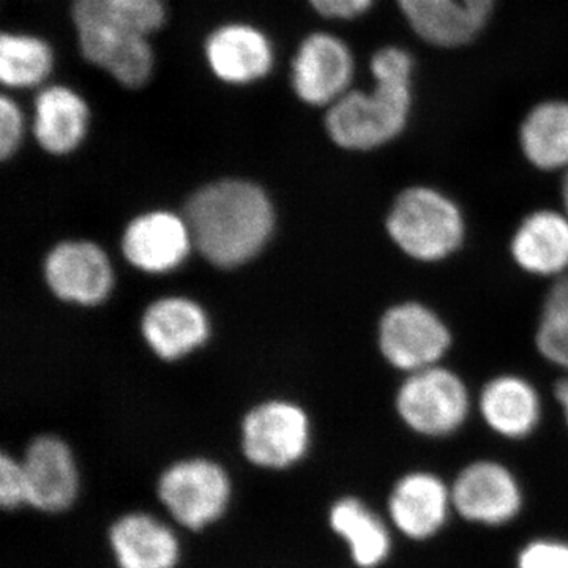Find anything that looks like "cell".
<instances>
[{"label": "cell", "mask_w": 568, "mask_h": 568, "mask_svg": "<svg viewBox=\"0 0 568 568\" xmlns=\"http://www.w3.org/2000/svg\"><path fill=\"white\" fill-rule=\"evenodd\" d=\"M478 416L485 426L510 443L536 435L544 420V399L532 381L518 373L489 377L476 399Z\"/></svg>", "instance_id": "5bb4252c"}, {"label": "cell", "mask_w": 568, "mask_h": 568, "mask_svg": "<svg viewBox=\"0 0 568 568\" xmlns=\"http://www.w3.org/2000/svg\"><path fill=\"white\" fill-rule=\"evenodd\" d=\"M0 506L14 511L28 506V481L24 467L9 454L0 457Z\"/></svg>", "instance_id": "f1b7e54d"}, {"label": "cell", "mask_w": 568, "mask_h": 568, "mask_svg": "<svg viewBox=\"0 0 568 568\" xmlns=\"http://www.w3.org/2000/svg\"><path fill=\"white\" fill-rule=\"evenodd\" d=\"M455 515L467 525L500 529L525 510L521 480L506 463L477 458L466 463L450 481Z\"/></svg>", "instance_id": "ba28073f"}, {"label": "cell", "mask_w": 568, "mask_h": 568, "mask_svg": "<svg viewBox=\"0 0 568 568\" xmlns=\"http://www.w3.org/2000/svg\"><path fill=\"white\" fill-rule=\"evenodd\" d=\"M469 386L455 369L440 364L403 376L394 409L407 432L428 440L454 437L473 416Z\"/></svg>", "instance_id": "277c9868"}, {"label": "cell", "mask_w": 568, "mask_h": 568, "mask_svg": "<svg viewBox=\"0 0 568 568\" xmlns=\"http://www.w3.org/2000/svg\"><path fill=\"white\" fill-rule=\"evenodd\" d=\"M377 0H305L315 17L325 22H353L362 20Z\"/></svg>", "instance_id": "f546056e"}, {"label": "cell", "mask_w": 568, "mask_h": 568, "mask_svg": "<svg viewBox=\"0 0 568 568\" xmlns=\"http://www.w3.org/2000/svg\"><path fill=\"white\" fill-rule=\"evenodd\" d=\"M508 254L519 272L556 280L568 274V215L562 209L540 207L515 226Z\"/></svg>", "instance_id": "2e32d148"}, {"label": "cell", "mask_w": 568, "mask_h": 568, "mask_svg": "<svg viewBox=\"0 0 568 568\" xmlns=\"http://www.w3.org/2000/svg\"><path fill=\"white\" fill-rule=\"evenodd\" d=\"M44 278L52 293L71 304H102L114 276L103 250L91 242H65L48 254Z\"/></svg>", "instance_id": "ac0fdd59"}, {"label": "cell", "mask_w": 568, "mask_h": 568, "mask_svg": "<svg viewBox=\"0 0 568 568\" xmlns=\"http://www.w3.org/2000/svg\"><path fill=\"white\" fill-rule=\"evenodd\" d=\"M185 215L193 244L219 267H235L256 256L275 223L264 190L241 179H223L197 190Z\"/></svg>", "instance_id": "7a4b0ae2"}, {"label": "cell", "mask_w": 568, "mask_h": 568, "mask_svg": "<svg viewBox=\"0 0 568 568\" xmlns=\"http://www.w3.org/2000/svg\"><path fill=\"white\" fill-rule=\"evenodd\" d=\"M523 159L540 173L568 171V100L548 99L534 104L518 126Z\"/></svg>", "instance_id": "d4e9b609"}, {"label": "cell", "mask_w": 568, "mask_h": 568, "mask_svg": "<svg viewBox=\"0 0 568 568\" xmlns=\"http://www.w3.org/2000/svg\"><path fill=\"white\" fill-rule=\"evenodd\" d=\"M193 239L189 223L171 212H151L129 224L122 239L126 260L148 274H164L189 256Z\"/></svg>", "instance_id": "d6986e66"}, {"label": "cell", "mask_w": 568, "mask_h": 568, "mask_svg": "<svg viewBox=\"0 0 568 568\" xmlns=\"http://www.w3.org/2000/svg\"><path fill=\"white\" fill-rule=\"evenodd\" d=\"M357 58L345 37L331 29L304 33L287 62V88L295 102L325 111L355 88Z\"/></svg>", "instance_id": "8992f818"}, {"label": "cell", "mask_w": 568, "mask_h": 568, "mask_svg": "<svg viewBox=\"0 0 568 568\" xmlns=\"http://www.w3.org/2000/svg\"><path fill=\"white\" fill-rule=\"evenodd\" d=\"M73 36L82 62L123 91L140 92L152 84L159 67L155 39L97 31H77Z\"/></svg>", "instance_id": "9a60e30c"}, {"label": "cell", "mask_w": 568, "mask_h": 568, "mask_svg": "<svg viewBox=\"0 0 568 568\" xmlns=\"http://www.w3.org/2000/svg\"><path fill=\"white\" fill-rule=\"evenodd\" d=\"M205 73L234 91L257 88L274 77L278 48L272 33L245 18L215 22L201 39Z\"/></svg>", "instance_id": "5b68a950"}, {"label": "cell", "mask_w": 568, "mask_h": 568, "mask_svg": "<svg viewBox=\"0 0 568 568\" xmlns=\"http://www.w3.org/2000/svg\"><path fill=\"white\" fill-rule=\"evenodd\" d=\"M377 347L384 362L405 376L444 364L454 347V334L432 305L402 301L381 315Z\"/></svg>", "instance_id": "52a82bcc"}, {"label": "cell", "mask_w": 568, "mask_h": 568, "mask_svg": "<svg viewBox=\"0 0 568 568\" xmlns=\"http://www.w3.org/2000/svg\"><path fill=\"white\" fill-rule=\"evenodd\" d=\"M454 515L450 481L435 470H406L388 489V523L395 534L413 544L435 540L446 530Z\"/></svg>", "instance_id": "30bf717a"}, {"label": "cell", "mask_w": 568, "mask_h": 568, "mask_svg": "<svg viewBox=\"0 0 568 568\" xmlns=\"http://www.w3.org/2000/svg\"><path fill=\"white\" fill-rule=\"evenodd\" d=\"M141 327L148 345L164 361L192 353L203 345L211 331L204 310L183 297L162 298L149 306Z\"/></svg>", "instance_id": "603a6c76"}, {"label": "cell", "mask_w": 568, "mask_h": 568, "mask_svg": "<svg viewBox=\"0 0 568 568\" xmlns=\"http://www.w3.org/2000/svg\"><path fill=\"white\" fill-rule=\"evenodd\" d=\"M328 526L345 541L357 568H381L394 556V528L361 497H338L328 508Z\"/></svg>", "instance_id": "44dd1931"}, {"label": "cell", "mask_w": 568, "mask_h": 568, "mask_svg": "<svg viewBox=\"0 0 568 568\" xmlns=\"http://www.w3.org/2000/svg\"><path fill=\"white\" fill-rule=\"evenodd\" d=\"M368 89L355 88L324 111L328 140L346 152H375L398 140L413 119L416 59L399 44L377 48L369 58Z\"/></svg>", "instance_id": "6da1fadb"}, {"label": "cell", "mask_w": 568, "mask_h": 568, "mask_svg": "<svg viewBox=\"0 0 568 568\" xmlns=\"http://www.w3.org/2000/svg\"><path fill=\"white\" fill-rule=\"evenodd\" d=\"M29 121L33 141L52 156L80 151L91 133V100L69 82L52 81L32 93Z\"/></svg>", "instance_id": "7c38bea8"}, {"label": "cell", "mask_w": 568, "mask_h": 568, "mask_svg": "<svg viewBox=\"0 0 568 568\" xmlns=\"http://www.w3.org/2000/svg\"><path fill=\"white\" fill-rule=\"evenodd\" d=\"M28 506L43 514L69 510L80 493V473L67 443L55 436L32 440L22 458Z\"/></svg>", "instance_id": "e0dca14e"}, {"label": "cell", "mask_w": 568, "mask_h": 568, "mask_svg": "<svg viewBox=\"0 0 568 568\" xmlns=\"http://www.w3.org/2000/svg\"><path fill=\"white\" fill-rule=\"evenodd\" d=\"M31 133L29 112L10 92L0 93V159L9 162L20 152L22 142Z\"/></svg>", "instance_id": "4316f807"}, {"label": "cell", "mask_w": 568, "mask_h": 568, "mask_svg": "<svg viewBox=\"0 0 568 568\" xmlns=\"http://www.w3.org/2000/svg\"><path fill=\"white\" fill-rule=\"evenodd\" d=\"M230 476L205 458L183 459L168 467L156 495L171 517L190 530H203L223 517L230 507Z\"/></svg>", "instance_id": "9c48e42d"}, {"label": "cell", "mask_w": 568, "mask_h": 568, "mask_svg": "<svg viewBox=\"0 0 568 568\" xmlns=\"http://www.w3.org/2000/svg\"><path fill=\"white\" fill-rule=\"evenodd\" d=\"M388 241L407 260L440 264L466 244V213L450 194L437 186L416 183L396 194L384 220Z\"/></svg>", "instance_id": "3957f363"}, {"label": "cell", "mask_w": 568, "mask_h": 568, "mask_svg": "<svg viewBox=\"0 0 568 568\" xmlns=\"http://www.w3.org/2000/svg\"><path fill=\"white\" fill-rule=\"evenodd\" d=\"M499 0H395L407 28L428 47L458 50L476 41Z\"/></svg>", "instance_id": "4fadbf2b"}, {"label": "cell", "mask_w": 568, "mask_h": 568, "mask_svg": "<svg viewBox=\"0 0 568 568\" xmlns=\"http://www.w3.org/2000/svg\"><path fill=\"white\" fill-rule=\"evenodd\" d=\"M71 31L155 39L171 20L170 0H70Z\"/></svg>", "instance_id": "ffe728a7"}, {"label": "cell", "mask_w": 568, "mask_h": 568, "mask_svg": "<svg viewBox=\"0 0 568 568\" xmlns=\"http://www.w3.org/2000/svg\"><path fill=\"white\" fill-rule=\"evenodd\" d=\"M555 394L556 402L560 407V413H562L564 424H566L568 429V376L560 377L558 383L555 384Z\"/></svg>", "instance_id": "4dcf8cb0"}, {"label": "cell", "mask_w": 568, "mask_h": 568, "mask_svg": "<svg viewBox=\"0 0 568 568\" xmlns=\"http://www.w3.org/2000/svg\"><path fill=\"white\" fill-rule=\"evenodd\" d=\"M560 209L568 215V171L562 174V179H560Z\"/></svg>", "instance_id": "1f68e13d"}, {"label": "cell", "mask_w": 568, "mask_h": 568, "mask_svg": "<svg viewBox=\"0 0 568 568\" xmlns=\"http://www.w3.org/2000/svg\"><path fill=\"white\" fill-rule=\"evenodd\" d=\"M58 50L48 37L28 29L0 32V85L3 92H37L54 81Z\"/></svg>", "instance_id": "cb8c5ba5"}, {"label": "cell", "mask_w": 568, "mask_h": 568, "mask_svg": "<svg viewBox=\"0 0 568 568\" xmlns=\"http://www.w3.org/2000/svg\"><path fill=\"white\" fill-rule=\"evenodd\" d=\"M119 568H175L181 541L170 526L142 511L123 515L108 532Z\"/></svg>", "instance_id": "7402d4cb"}, {"label": "cell", "mask_w": 568, "mask_h": 568, "mask_svg": "<svg viewBox=\"0 0 568 568\" xmlns=\"http://www.w3.org/2000/svg\"><path fill=\"white\" fill-rule=\"evenodd\" d=\"M568 376V375H567Z\"/></svg>", "instance_id": "d6a6232c"}, {"label": "cell", "mask_w": 568, "mask_h": 568, "mask_svg": "<svg viewBox=\"0 0 568 568\" xmlns=\"http://www.w3.org/2000/svg\"><path fill=\"white\" fill-rule=\"evenodd\" d=\"M515 568H568V540L549 536L530 538L518 549Z\"/></svg>", "instance_id": "83f0119b"}, {"label": "cell", "mask_w": 568, "mask_h": 568, "mask_svg": "<svg viewBox=\"0 0 568 568\" xmlns=\"http://www.w3.org/2000/svg\"><path fill=\"white\" fill-rule=\"evenodd\" d=\"M534 345L545 362L568 375V274L549 284L541 302Z\"/></svg>", "instance_id": "484cf974"}, {"label": "cell", "mask_w": 568, "mask_h": 568, "mask_svg": "<svg viewBox=\"0 0 568 568\" xmlns=\"http://www.w3.org/2000/svg\"><path fill=\"white\" fill-rule=\"evenodd\" d=\"M312 443V426L302 407L272 402L254 407L242 425V450L254 466L286 469L301 462Z\"/></svg>", "instance_id": "8fae6325"}]
</instances>
